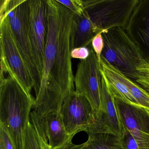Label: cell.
Here are the masks:
<instances>
[{
  "instance_id": "277c9868",
  "label": "cell",
  "mask_w": 149,
  "mask_h": 149,
  "mask_svg": "<svg viewBox=\"0 0 149 149\" xmlns=\"http://www.w3.org/2000/svg\"><path fill=\"white\" fill-rule=\"evenodd\" d=\"M104 47L101 57L135 81L137 68L145 61L136 44L124 29L117 27L102 32Z\"/></svg>"
},
{
  "instance_id": "7c38bea8",
  "label": "cell",
  "mask_w": 149,
  "mask_h": 149,
  "mask_svg": "<svg viewBox=\"0 0 149 149\" xmlns=\"http://www.w3.org/2000/svg\"><path fill=\"white\" fill-rule=\"evenodd\" d=\"M125 30L149 63V0H140Z\"/></svg>"
},
{
  "instance_id": "ac0fdd59",
  "label": "cell",
  "mask_w": 149,
  "mask_h": 149,
  "mask_svg": "<svg viewBox=\"0 0 149 149\" xmlns=\"http://www.w3.org/2000/svg\"><path fill=\"white\" fill-rule=\"evenodd\" d=\"M138 77L135 81L149 93V63L145 61L137 68Z\"/></svg>"
},
{
  "instance_id": "9a60e30c",
  "label": "cell",
  "mask_w": 149,
  "mask_h": 149,
  "mask_svg": "<svg viewBox=\"0 0 149 149\" xmlns=\"http://www.w3.org/2000/svg\"><path fill=\"white\" fill-rule=\"evenodd\" d=\"M31 122L28 123L24 142V149H52L41 121L40 116L33 111Z\"/></svg>"
},
{
  "instance_id": "4fadbf2b",
  "label": "cell",
  "mask_w": 149,
  "mask_h": 149,
  "mask_svg": "<svg viewBox=\"0 0 149 149\" xmlns=\"http://www.w3.org/2000/svg\"><path fill=\"white\" fill-rule=\"evenodd\" d=\"M101 31L91 20L84 10L81 15L74 14L70 39L71 49L81 47H87Z\"/></svg>"
},
{
  "instance_id": "2e32d148",
  "label": "cell",
  "mask_w": 149,
  "mask_h": 149,
  "mask_svg": "<svg viewBox=\"0 0 149 149\" xmlns=\"http://www.w3.org/2000/svg\"><path fill=\"white\" fill-rule=\"evenodd\" d=\"M83 149H126L123 140L115 135L106 133L95 134L88 136L82 143Z\"/></svg>"
},
{
  "instance_id": "52a82bcc",
  "label": "cell",
  "mask_w": 149,
  "mask_h": 149,
  "mask_svg": "<svg viewBox=\"0 0 149 149\" xmlns=\"http://www.w3.org/2000/svg\"><path fill=\"white\" fill-rule=\"evenodd\" d=\"M87 47L89 56L79 62L74 83L76 92L85 97L91 104L95 118L101 105V68L91 43Z\"/></svg>"
},
{
  "instance_id": "8fae6325",
  "label": "cell",
  "mask_w": 149,
  "mask_h": 149,
  "mask_svg": "<svg viewBox=\"0 0 149 149\" xmlns=\"http://www.w3.org/2000/svg\"><path fill=\"white\" fill-rule=\"evenodd\" d=\"M115 102L125 130L134 138L139 149H149V110L116 98Z\"/></svg>"
},
{
  "instance_id": "cb8c5ba5",
  "label": "cell",
  "mask_w": 149,
  "mask_h": 149,
  "mask_svg": "<svg viewBox=\"0 0 149 149\" xmlns=\"http://www.w3.org/2000/svg\"><path fill=\"white\" fill-rule=\"evenodd\" d=\"M60 149H83L82 148V144L80 145H76L73 143L72 140L70 141L63 147Z\"/></svg>"
},
{
  "instance_id": "5bb4252c",
  "label": "cell",
  "mask_w": 149,
  "mask_h": 149,
  "mask_svg": "<svg viewBox=\"0 0 149 149\" xmlns=\"http://www.w3.org/2000/svg\"><path fill=\"white\" fill-rule=\"evenodd\" d=\"M41 118L51 149H61L72 140L73 136L65 129L61 110L50 112Z\"/></svg>"
},
{
  "instance_id": "30bf717a",
  "label": "cell",
  "mask_w": 149,
  "mask_h": 149,
  "mask_svg": "<svg viewBox=\"0 0 149 149\" xmlns=\"http://www.w3.org/2000/svg\"><path fill=\"white\" fill-rule=\"evenodd\" d=\"M67 132L74 137L81 131H86L95 120V115L88 99L75 91L69 94L61 109Z\"/></svg>"
},
{
  "instance_id": "9c48e42d",
  "label": "cell",
  "mask_w": 149,
  "mask_h": 149,
  "mask_svg": "<svg viewBox=\"0 0 149 149\" xmlns=\"http://www.w3.org/2000/svg\"><path fill=\"white\" fill-rule=\"evenodd\" d=\"M29 41L31 53L42 79L47 36V0H29Z\"/></svg>"
},
{
  "instance_id": "ba28073f",
  "label": "cell",
  "mask_w": 149,
  "mask_h": 149,
  "mask_svg": "<svg viewBox=\"0 0 149 149\" xmlns=\"http://www.w3.org/2000/svg\"><path fill=\"white\" fill-rule=\"evenodd\" d=\"M101 73V105L94 123L85 132L88 136L100 133L112 134L123 139L126 131L121 122L115 102V97L108 88Z\"/></svg>"
},
{
  "instance_id": "7a4b0ae2",
  "label": "cell",
  "mask_w": 149,
  "mask_h": 149,
  "mask_svg": "<svg viewBox=\"0 0 149 149\" xmlns=\"http://www.w3.org/2000/svg\"><path fill=\"white\" fill-rule=\"evenodd\" d=\"M0 75V128L8 135L14 149H24L31 109L35 99L10 70Z\"/></svg>"
},
{
  "instance_id": "7402d4cb",
  "label": "cell",
  "mask_w": 149,
  "mask_h": 149,
  "mask_svg": "<svg viewBox=\"0 0 149 149\" xmlns=\"http://www.w3.org/2000/svg\"><path fill=\"white\" fill-rule=\"evenodd\" d=\"M0 149H14L6 132L0 128Z\"/></svg>"
},
{
  "instance_id": "ffe728a7",
  "label": "cell",
  "mask_w": 149,
  "mask_h": 149,
  "mask_svg": "<svg viewBox=\"0 0 149 149\" xmlns=\"http://www.w3.org/2000/svg\"><path fill=\"white\" fill-rule=\"evenodd\" d=\"M91 46L96 54L98 61L100 63L101 55L104 47V42L102 33L98 34L94 38L91 42Z\"/></svg>"
},
{
  "instance_id": "603a6c76",
  "label": "cell",
  "mask_w": 149,
  "mask_h": 149,
  "mask_svg": "<svg viewBox=\"0 0 149 149\" xmlns=\"http://www.w3.org/2000/svg\"><path fill=\"white\" fill-rule=\"evenodd\" d=\"M126 131L123 139V143L126 149H139L136 142L131 134Z\"/></svg>"
},
{
  "instance_id": "44dd1931",
  "label": "cell",
  "mask_w": 149,
  "mask_h": 149,
  "mask_svg": "<svg viewBox=\"0 0 149 149\" xmlns=\"http://www.w3.org/2000/svg\"><path fill=\"white\" fill-rule=\"evenodd\" d=\"M90 54V51L88 47H81L71 50L70 56L71 58L84 60L89 56Z\"/></svg>"
},
{
  "instance_id": "6da1fadb",
  "label": "cell",
  "mask_w": 149,
  "mask_h": 149,
  "mask_svg": "<svg viewBox=\"0 0 149 149\" xmlns=\"http://www.w3.org/2000/svg\"><path fill=\"white\" fill-rule=\"evenodd\" d=\"M47 36L44 68L33 111L40 116L61 110L64 100L75 91L70 56L74 13L57 0H47Z\"/></svg>"
},
{
  "instance_id": "3957f363",
  "label": "cell",
  "mask_w": 149,
  "mask_h": 149,
  "mask_svg": "<svg viewBox=\"0 0 149 149\" xmlns=\"http://www.w3.org/2000/svg\"><path fill=\"white\" fill-rule=\"evenodd\" d=\"M7 16L13 36L19 51L30 71L38 94L42 77L34 61L29 41L30 8L29 0H1L0 19Z\"/></svg>"
},
{
  "instance_id": "d6986e66",
  "label": "cell",
  "mask_w": 149,
  "mask_h": 149,
  "mask_svg": "<svg viewBox=\"0 0 149 149\" xmlns=\"http://www.w3.org/2000/svg\"><path fill=\"white\" fill-rule=\"evenodd\" d=\"M58 2L63 5L69 10L76 14H83L84 8L83 0H57Z\"/></svg>"
},
{
  "instance_id": "5b68a950",
  "label": "cell",
  "mask_w": 149,
  "mask_h": 149,
  "mask_svg": "<svg viewBox=\"0 0 149 149\" xmlns=\"http://www.w3.org/2000/svg\"><path fill=\"white\" fill-rule=\"evenodd\" d=\"M139 0H83L91 20L101 31L125 29Z\"/></svg>"
},
{
  "instance_id": "8992f818",
  "label": "cell",
  "mask_w": 149,
  "mask_h": 149,
  "mask_svg": "<svg viewBox=\"0 0 149 149\" xmlns=\"http://www.w3.org/2000/svg\"><path fill=\"white\" fill-rule=\"evenodd\" d=\"M0 33L1 62L26 91L31 94L32 88H34V81L16 45L7 16L0 19Z\"/></svg>"
},
{
  "instance_id": "e0dca14e",
  "label": "cell",
  "mask_w": 149,
  "mask_h": 149,
  "mask_svg": "<svg viewBox=\"0 0 149 149\" xmlns=\"http://www.w3.org/2000/svg\"><path fill=\"white\" fill-rule=\"evenodd\" d=\"M119 77L140 106L149 110V93L137 83L118 70Z\"/></svg>"
}]
</instances>
